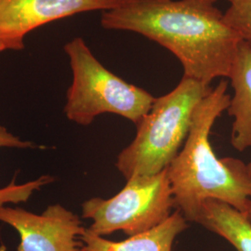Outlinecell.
<instances>
[{
  "mask_svg": "<svg viewBox=\"0 0 251 251\" xmlns=\"http://www.w3.org/2000/svg\"><path fill=\"white\" fill-rule=\"evenodd\" d=\"M174 207L168 168L154 175H138L109 199L94 198L82 204V217L90 219L92 233L105 236L122 231L128 236L161 225Z\"/></svg>",
  "mask_w": 251,
  "mask_h": 251,
  "instance_id": "obj_5",
  "label": "cell"
},
{
  "mask_svg": "<svg viewBox=\"0 0 251 251\" xmlns=\"http://www.w3.org/2000/svg\"><path fill=\"white\" fill-rule=\"evenodd\" d=\"M35 148L36 146L31 142L22 141L17 136L10 133L8 129L0 126V148ZM53 178L48 175L41 176L38 179L25 182L24 184H16L12 180L8 186L0 189V207L8 203H25L32 197L34 192L41 189L47 184L53 181Z\"/></svg>",
  "mask_w": 251,
  "mask_h": 251,
  "instance_id": "obj_11",
  "label": "cell"
},
{
  "mask_svg": "<svg viewBox=\"0 0 251 251\" xmlns=\"http://www.w3.org/2000/svg\"><path fill=\"white\" fill-rule=\"evenodd\" d=\"M132 0H0V52L21 50L28 33L83 12L108 11Z\"/></svg>",
  "mask_w": 251,
  "mask_h": 251,
  "instance_id": "obj_6",
  "label": "cell"
},
{
  "mask_svg": "<svg viewBox=\"0 0 251 251\" xmlns=\"http://www.w3.org/2000/svg\"><path fill=\"white\" fill-rule=\"evenodd\" d=\"M64 50L73 73L64 107L69 120L88 126L100 115L115 114L137 125L150 111L155 100L152 94L109 71L83 38H74Z\"/></svg>",
  "mask_w": 251,
  "mask_h": 251,
  "instance_id": "obj_4",
  "label": "cell"
},
{
  "mask_svg": "<svg viewBox=\"0 0 251 251\" xmlns=\"http://www.w3.org/2000/svg\"><path fill=\"white\" fill-rule=\"evenodd\" d=\"M228 82L222 80L195 109L188 136L168 167L174 207L196 223L206 200L225 202L245 212L251 200V169L233 157L219 159L209 135L216 120L230 105Z\"/></svg>",
  "mask_w": 251,
  "mask_h": 251,
  "instance_id": "obj_2",
  "label": "cell"
},
{
  "mask_svg": "<svg viewBox=\"0 0 251 251\" xmlns=\"http://www.w3.org/2000/svg\"><path fill=\"white\" fill-rule=\"evenodd\" d=\"M211 90L210 86L183 77L170 93L155 98L137 124L134 140L117 157L116 167L126 179L154 175L171 165L185 143L195 109Z\"/></svg>",
  "mask_w": 251,
  "mask_h": 251,
  "instance_id": "obj_3",
  "label": "cell"
},
{
  "mask_svg": "<svg viewBox=\"0 0 251 251\" xmlns=\"http://www.w3.org/2000/svg\"><path fill=\"white\" fill-rule=\"evenodd\" d=\"M249 166L251 167V161L249 163ZM244 214L247 216L250 220H251V200L250 201V203L248 204V206H247V209H246V211L244 212Z\"/></svg>",
  "mask_w": 251,
  "mask_h": 251,
  "instance_id": "obj_13",
  "label": "cell"
},
{
  "mask_svg": "<svg viewBox=\"0 0 251 251\" xmlns=\"http://www.w3.org/2000/svg\"><path fill=\"white\" fill-rule=\"evenodd\" d=\"M227 1H228V0H227Z\"/></svg>",
  "mask_w": 251,
  "mask_h": 251,
  "instance_id": "obj_14",
  "label": "cell"
},
{
  "mask_svg": "<svg viewBox=\"0 0 251 251\" xmlns=\"http://www.w3.org/2000/svg\"><path fill=\"white\" fill-rule=\"evenodd\" d=\"M196 223L225 238L236 251H251V220L225 202L206 200Z\"/></svg>",
  "mask_w": 251,
  "mask_h": 251,
  "instance_id": "obj_10",
  "label": "cell"
},
{
  "mask_svg": "<svg viewBox=\"0 0 251 251\" xmlns=\"http://www.w3.org/2000/svg\"><path fill=\"white\" fill-rule=\"evenodd\" d=\"M217 0H132L103 11L108 30L129 31L156 42L174 54L183 77L209 86L228 77L241 38L227 25Z\"/></svg>",
  "mask_w": 251,
  "mask_h": 251,
  "instance_id": "obj_1",
  "label": "cell"
},
{
  "mask_svg": "<svg viewBox=\"0 0 251 251\" xmlns=\"http://www.w3.org/2000/svg\"><path fill=\"white\" fill-rule=\"evenodd\" d=\"M187 228V221L179 210L161 225L120 242L105 239L86 228L81 235L79 251H172L176 237Z\"/></svg>",
  "mask_w": 251,
  "mask_h": 251,
  "instance_id": "obj_9",
  "label": "cell"
},
{
  "mask_svg": "<svg viewBox=\"0 0 251 251\" xmlns=\"http://www.w3.org/2000/svg\"><path fill=\"white\" fill-rule=\"evenodd\" d=\"M0 222L20 235L17 251H79L86 230L79 217L60 204L49 206L40 214L20 207H0Z\"/></svg>",
  "mask_w": 251,
  "mask_h": 251,
  "instance_id": "obj_7",
  "label": "cell"
},
{
  "mask_svg": "<svg viewBox=\"0 0 251 251\" xmlns=\"http://www.w3.org/2000/svg\"><path fill=\"white\" fill-rule=\"evenodd\" d=\"M229 8L224 13L227 25L251 47V0H228Z\"/></svg>",
  "mask_w": 251,
  "mask_h": 251,
  "instance_id": "obj_12",
  "label": "cell"
},
{
  "mask_svg": "<svg viewBox=\"0 0 251 251\" xmlns=\"http://www.w3.org/2000/svg\"><path fill=\"white\" fill-rule=\"evenodd\" d=\"M228 78L233 89L229 116L233 117L231 144L243 152L251 147V47L241 41Z\"/></svg>",
  "mask_w": 251,
  "mask_h": 251,
  "instance_id": "obj_8",
  "label": "cell"
}]
</instances>
